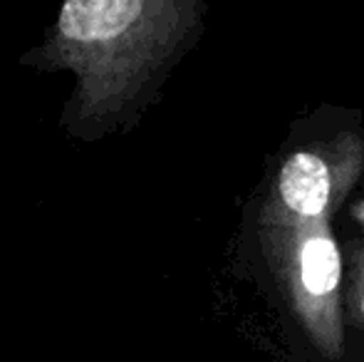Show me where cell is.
Here are the masks:
<instances>
[{
    "instance_id": "7a4b0ae2",
    "label": "cell",
    "mask_w": 364,
    "mask_h": 362,
    "mask_svg": "<svg viewBox=\"0 0 364 362\" xmlns=\"http://www.w3.org/2000/svg\"><path fill=\"white\" fill-rule=\"evenodd\" d=\"M260 243L265 261L312 348L337 360L345 350L342 253L330 221L263 226Z\"/></svg>"
},
{
    "instance_id": "3957f363",
    "label": "cell",
    "mask_w": 364,
    "mask_h": 362,
    "mask_svg": "<svg viewBox=\"0 0 364 362\" xmlns=\"http://www.w3.org/2000/svg\"><path fill=\"white\" fill-rule=\"evenodd\" d=\"M364 171V139L342 132L292 151L280 164L258 226L330 221Z\"/></svg>"
},
{
    "instance_id": "5b68a950",
    "label": "cell",
    "mask_w": 364,
    "mask_h": 362,
    "mask_svg": "<svg viewBox=\"0 0 364 362\" xmlns=\"http://www.w3.org/2000/svg\"><path fill=\"white\" fill-rule=\"evenodd\" d=\"M352 216H355L357 223H362V226H364V198H362V201H357L355 206H352Z\"/></svg>"
},
{
    "instance_id": "6da1fadb",
    "label": "cell",
    "mask_w": 364,
    "mask_h": 362,
    "mask_svg": "<svg viewBox=\"0 0 364 362\" xmlns=\"http://www.w3.org/2000/svg\"><path fill=\"white\" fill-rule=\"evenodd\" d=\"M196 23L198 0H60L20 65L65 75L60 129L85 144L105 142L134 124Z\"/></svg>"
},
{
    "instance_id": "277c9868",
    "label": "cell",
    "mask_w": 364,
    "mask_h": 362,
    "mask_svg": "<svg viewBox=\"0 0 364 362\" xmlns=\"http://www.w3.org/2000/svg\"><path fill=\"white\" fill-rule=\"evenodd\" d=\"M352 318L364 325V243L350 248V290H347Z\"/></svg>"
}]
</instances>
